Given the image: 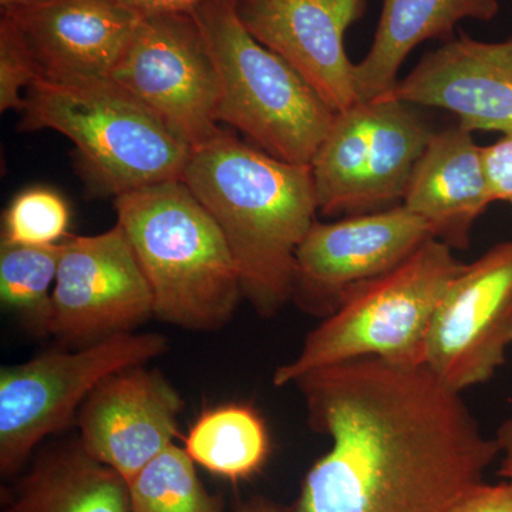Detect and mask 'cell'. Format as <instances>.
Wrapping results in <instances>:
<instances>
[{
  "label": "cell",
  "instance_id": "25",
  "mask_svg": "<svg viewBox=\"0 0 512 512\" xmlns=\"http://www.w3.org/2000/svg\"><path fill=\"white\" fill-rule=\"evenodd\" d=\"M483 156L491 197L512 207V136L483 147Z\"/></svg>",
  "mask_w": 512,
  "mask_h": 512
},
{
  "label": "cell",
  "instance_id": "7",
  "mask_svg": "<svg viewBox=\"0 0 512 512\" xmlns=\"http://www.w3.org/2000/svg\"><path fill=\"white\" fill-rule=\"evenodd\" d=\"M168 349L158 333H119L67 352L52 350L0 370V471L12 476L50 434L64 429L104 380Z\"/></svg>",
  "mask_w": 512,
  "mask_h": 512
},
{
  "label": "cell",
  "instance_id": "8",
  "mask_svg": "<svg viewBox=\"0 0 512 512\" xmlns=\"http://www.w3.org/2000/svg\"><path fill=\"white\" fill-rule=\"evenodd\" d=\"M431 136L399 101H359L340 111L311 163L320 214L352 217L402 204Z\"/></svg>",
  "mask_w": 512,
  "mask_h": 512
},
{
  "label": "cell",
  "instance_id": "24",
  "mask_svg": "<svg viewBox=\"0 0 512 512\" xmlns=\"http://www.w3.org/2000/svg\"><path fill=\"white\" fill-rule=\"evenodd\" d=\"M39 79L35 62L18 23L2 13L0 19V111H22L26 90Z\"/></svg>",
  "mask_w": 512,
  "mask_h": 512
},
{
  "label": "cell",
  "instance_id": "1",
  "mask_svg": "<svg viewBox=\"0 0 512 512\" xmlns=\"http://www.w3.org/2000/svg\"><path fill=\"white\" fill-rule=\"evenodd\" d=\"M293 384L312 430L330 439L296 512H448L500 458L463 393L426 363L365 357Z\"/></svg>",
  "mask_w": 512,
  "mask_h": 512
},
{
  "label": "cell",
  "instance_id": "4",
  "mask_svg": "<svg viewBox=\"0 0 512 512\" xmlns=\"http://www.w3.org/2000/svg\"><path fill=\"white\" fill-rule=\"evenodd\" d=\"M22 130H53L76 147L84 180L113 195L181 180L191 147L157 114L110 79L36 80L26 90Z\"/></svg>",
  "mask_w": 512,
  "mask_h": 512
},
{
  "label": "cell",
  "instance_id": "27",
  "mask_svg": "<svg viewBox=\"0 0 512 512\" xmlns=\"http://www.w3.org/2000/svg\"><path fill=\"white\" fill-rule=\"evenodd\" d=\"M141 16L192 12L208 0H116Z\"/></svg>",
  "mask_w": 512,
  "mask_h": 512
},
{
  "label": "cell",
  "instance_id": "12",
  "mask_svg": "<svg viewBox=\"0 0 512 512\" xmlns=\"http://www.w3.org/2000/svg\"><path fill=\"white\" fill-rule=\"evenodd\" d=\"M433 238L429 225L403 204L336 222L316 220L296 251L292 302L326 318L356 286L392 271Z\"/></svg>",
  "mask_w": 512,
  "mask_h": 512
},
{
  "label": "cell",
  "instance_id": "22",
  "mask_svg": "<svg viewBox=\"0 0 512 512\" xmlns=\"http://www.w3.org/2000/svg\"><path fill=\"white\" fill-rule=\"evenodd\" d=\"M131 512H222L185 448L170 446L128 483Z\"/></svg>",
  "mask_w": 512,
  "mask_h": 512
},
{
  "label": "cell",
  "instance_id": "15",
  "mask_svg": "<svg viewBox=\"0 0 512 512\" xmlns=\"http://www.w3.org/2000/svg\"><path fill=\"white\" fill-rule=\"evenodd\" d=\"M376 100L436 107L453 113L458 126L470 133L512 136V37L503 42L467 35L447 40Z\"/></svg>",
  "mask_w": 512,
  "mask_h": 512
},
{
  "label": "cell",
  "instance_id": "23",
  "mask_svg": "<svg viewBox=\"0 0 512 512\" xmlns=\"http://www.w3.org/2000/svg\"><path fill=\"white\" fill-rule=\"evenodd\" d=\"M70 225V208L62 195L45 187L19 192L3 214L2 241L28 247L63 242Z\"/></svg>",
  "mask_w": 512,
  "mask_h": 512
},
{
  "label": "cell",
  "instance_id": "29",
  "mask_svg": "<svg viewBox=\"0 0 512 512\" xmlns=\"http://www.w3.org/2000/svg\"><path fill=\"white\" fill-rule=\"evenodd\" d=\"M238 512H296V508L286 507L268 498L256 497L242 505Z\"/></svg>",
  "mask_w": 512,
  "mask_h": 512
},
{
  "label": "cell",
  "instance_id": "30",
  "mask_svg": "<svg viewBox=\"0 0 512 512\" xmlns=\"http://www.w3.org/2000/svg\"><path fill=\"white\" fill-rule=\"evenodd\" d=\"M40 2L43 0H0V6H2V12H9V10L29 8Z\"/></svg>",
  "mask_w": 512,
  "mask_h": 512
},
{
  "label": "cell",
  "instance_id": "20",
  "mask_svg": "<svg viewBox=\"0 0 512 512\" xmlns=\"http://www.w3.org/2000/svg\"><path fill=\"white\" fill-rule=\"evenodd\" d=\"M269 447L264 420L245 404L207 410L185 440V451L194 463L234 481L254 476L264 466Z\"/></svg>",
  "mask_w": 512,
  "mask_h": 512
},
{
  "label": "cell",
  "instance_id": "5",
  "mask_svg": "<svg viewBox=\"0 0 512 512\" xmlns=\"http://www.w3.org/2000/svg\"><path fill=\"white\" fill-rule=\"evenodd\" d=\"M220 83V123L269 156L311 165L336 113L281 56L242 25L235 0H208L192 10Z\"/></svg>",
  "mask_w": 512,
  "mask_h": 512
},
{
  "label": "cell",
  "instance_id": "19",
  "mask_svg": "<svg viewBox=\"0 0 512 512\" xmlns=\"http://www.w3.org/2000/svg\"><path fill=\"white\" fill-rule=\"evenodd\" d=\"M5 512H131L130 494L127 481L77 440L43 454Z\"/></svg>",
  "mask_w": 512,
  "mask_h": 512
},
{
  "label": "cell",
  "instance_id": "16",
  "mask_svg": "<svg viewBox=\"0 0 512 512\" xmlns=\"http://www.w3.org/2000/svg\"><path fill=\"white\" fill-rule=\"evenodd\" d=\"M35 62L37 80L110 79L141 15L116 0H43L9 10Z\"/></svg>",
  "mask_w": 512,
  "mask_h": 512
},
{
  "label": "cell",
  "instance_id": "18",
  "mask_svg": "<svg viewBox=\"0 0 512 512\" xmlns=\"http://www.w3.org/2000/svg\"><path fill=\"white\" fill-rule=\"evenodd\" d=\"M498 12V0H383L372 46L365 59L355 63L360 101L392 90L404 60L421 43L448 39L463 20L490 22Z\"/></svg>",
  "mask_w": 512,
  "mask_h": 512
},
{
  "label": "cell",
  "instance_id": "2",
  "mask_svg": "<svg viewBox=\"0 0 512 512\" xmlns=\"http://www.w3.org/2000/svg\"><path fill=\"white\" fill-rule=\"evenodd\" d=\"M181 181L227 239L242 296L272 318L292 302L296 251L318 214L311 165L286 163L228 133L191 151Z\"/></svg>",
  "mask_w": 512,
  "mask_h": 512
},
{
  "label": "cell",
  "instance_id": "17",
  "mask_svg": "<svg viewBox=\"0 0 512 512\" xmlns=\"http://www.w3.org/2000/svg\"><path fill=\"white\" fill-rule=\"evenodd\" d=\"M483 147L460 126L433 133L407 185L402 204L433 237L467 251L474 224L493 204Z\"/></svg>",
  "mask_w": 512,
  "mask_h": 512
},
{
  "label": "cell",
  "instance_id": "21",
  "mask_svg": "<svg viewBox=\"0 0 512 512\" xmlns=\"http://www.w3.org/2000/svg\"><path fill=\"white\" fill-rule=\"evenodd\" d=\"M62 252L63 242L49 247L5 241L0 245V301L33 335H50L53 289Z\"/></svg>",
  "mask_w": 512,
  "mask_h": 512
},
{
  "label": "cell",
  "instance_id": "11",
  "mask_svg": "<svg viewBox=\"0 0 512 512\" xmlns=\"http://www.w3.org/2000/svg\"><path fill=\"white\" fill-rule=\"evenodd\" d=\"M153 316L150 285L119 224L103 234L64 239L50 335L83 348L133 332Z\"/></svg>",
  "mask_w": 512,
  "mask_h": 512
},
{
  "label": "cell",
  "instance_id": "9",
  "mask_svg": "<svg viewBox=\"0 0 512 512\" xmlns=\"http://www.w3.org/2000/svg\"><path fill=\"white\" fill-rule=\"evenodd\" d=\"M191 150L224 133L218 124L220 83L191 12L141 16L110 74Z\"/></svg>",
  "mask_w": 512,
  "mask_h": 512
},
{
  "label": "cell",
  "instance_id": "26",
  "mask_svg": "<svg viewBox=\"0 0 512 512\" xmlns=\"http://www.w3.org/2000/svg\"><path fill=\"white\" fill-rule=\"evenodd\" d=\"M448 512H512V481L478 485Z\"/></svg>",
  "mask_w": 512,
  "mask_h": 512
},
{
  "label": "cell",
  "instance_id": "10",
  "mask_svg": "<svg viewBox=\"0 0 512 512\" xmlns=\"http://www.w3.org/2000/svg\"><path fill=\"white\" fill-rule=\"evenodd\" d=\"M512 346V239L464 264L431 320L424 363L466 392L493 379Z\"/></svg>",
  "mask_w": 512,
  "mask_h": 512
},
{
  "label": "cell",
  "instance_id": "28",
  "mask_svg": "<svg viewBox=\"0 0 512 512\" xmlns=\"http://www.w3.org/2000/svg\"><path fill=\"white\" fill-rule=\"evenodd\" d=\"M498 446H500L501 468L500 476L512 481V416L501 423L495 434Z\"/></svg>",
  "mask_w": 512,
  "mask_h": 512
},
{
  "label": "cell",
  "instance_id": "3",
  "mask_svg": "<svg viewBox=\"0 0 512 512\" xmlns=\"http://www.w3.org/2000/svg\"><path fill=\"white\" fill-rule=\"evenodd\" d=\"M117 224L153 295L161 322L197 332L227 325L241 278L220 227L181 180L114 198Z\"/></svg>",
  "mask_w": 512,
  "mask_h": 512
},
{
  "label": "cell",
  "instance_id": "6",
  "mask_svg": "<svg viewBox=\"0 0 512 512\" xmlns=\"http://www.w3.org/2000/svg\"><path fill=\"white\" fill-rule=\"evenodd\" d=\"M463 266L453 249L429 239L392 271L349 292L306 335L298 355L278 366L274 386L285 387L313 370L365 357L424 363L431 320Z\"/></svg>",
  "mask_w": 512,
  "mask_h": 512
},
{
  "label": "cell",
  "instance_id": "13",
  "mask_svg": "<svg viewBox=\"0 0 512 512\" xmlns=\"http://www.w3.org/2000/svg\"><path fill=\"white\" fill-rule=\"evenodd\" d=\"M235 9L248 32L291 64L336 114L359 103L345 33L362 18L366 0H235Z\"/></svg>",
  "mask_w": 512,
  "mask_h": 512
},
{
  "label": "cell",
  "instance_id": "14",
  "mask_svg": "<svg viewBox=\"0 0 512 512\" xmlns=\"http://www.w3.org/2000/svg\"><path fill=\"white\" fill-rule=\"evenodd\" d=\"M183 399L167 377L144 366L124 370L97 387L76 416L80 443L127 484L178 434Z\"/></svg>",
  "mask_w": 512,
  "mask_h": 512
}]
</instances>
